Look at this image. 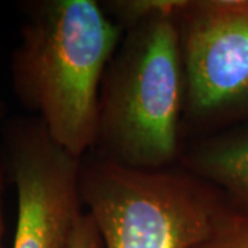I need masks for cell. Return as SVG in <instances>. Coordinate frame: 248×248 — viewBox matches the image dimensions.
<instances>
[{
  "mask_svg": "<svg viewBox=\"0 0 248 248\" xmlns=\"http://www.w3.org/2000/svg\"><path fill=\"white\" fill-rule=\"evenodd\" d=\"M182 0H119L104 6L123 28L99 94L95 155L160 170L181 160L185 72L177 11Z\"/></svg>",
  "mask_w": 248,
  "mask_h": 248,
  "instance_id": "6da1fadb",
  "label": "cell"
},
{
  "mask_svg": "<svg viewBox=\"0 0 248 248\" xmlns=\"http://www.w3.org/2000/svg\"><path fill=\"white\" fill-rule=\"evenodd\" d=\"M25 10L13 90L54 141L83 159L95 148L101 86L123 28L95 0H39Z\"/></svg>",
  "mask_w": 248,
  "mask_h": 248,
  "instance_id": "7a4b0ae2",
  "label": "cell"
},
{
  "mask_svg": "<svg viewBox=\"0 0 248 248\" xmlns=\"http://www.w3.org/2000/svg\"><path fill=\"white\" fill-rule=\"evenodd\" d=\"M80 195L104 248H193L232 207L182 166L134 169L98 155L81 160Z\"/></svg>",
  "mask_w": 248,
  "mask_h": 248,
  "instance_id": "3957f363",
  "label": "cell"
},
{
  "mask_svg": "<svg viewBox=\"0 0 248 248\" xmlns=\"http://www.w3.org/2000/svg\"><path fill=\"white\" fill-rule=\"evenodd\" d=\"M184 122L219 133L248 122V0H182Z\"/></svg>",
  "mask_w": 248,
  "mask_h": 248,
  "instance_id": "277c9868",
  "label": "cell"
},
{
  "mask_svg": "<svg viewBox=\"0 0 248 248\" xmlns=\"http://www.w3.org/2000/svg\"><path fill=\"white\" fill-rule=\"evenodd\" d=\"M0 135L7 177L17 189L13 248H69L83 213V159L61 148L35 116L7 119Z\"/></svg>",
  "mask_w": 248,
  "mask_h": 248,
  "instance_id": "5b68a950",
  "label": "cell"
},
{
  "mask_svg": "<svg viewBox=\"0 0 248 248\" xmlns=\"http://www.w3.org/2000/svg\"><path fill=\"white\" fill-rule=\"evenodd\" d=\"M179 163L219 189L233 208L248 211V122L205 137Z\"/></svg>",
  "mask_w": 248,
  "mask_h": 248,
  "instance_id": "8992f818",
  "label": "cell"
},
{
  "mask_svg": "<svg viewBox=\"0 0 248 248\" xmlns=\"http://www.w3.org/2000/svg\"><path fill=\"white\" fill-rule=\"evenodd\" d=\"M193 248H248V211L229 207Z\"/></svg>",
  "mask_w": 248,
  "mask_h": 248,
  "instance_id": "52a82bcc",
  "label": "cell"
},
{
  "mask_svg": "<svg viewBox=\"0 0 248 248\" xmlns=\"http://www.w3.org/2000/svg\"><path fill=\"white\" fill-rule=\"evenodd\" d=\"M69 248H104L95 222L87 211H83L76 221Z\"/></svg>",
  "mask_w": 248,
  "mask_h": 248,
  "instance_id": "ba28073f",
  "label": "cell"
},
{
  "mask_svg": "<svg viewBox=\"0 0 248 248\" xmlns=\"http://www.w3.org/2000/svg\"><path fill=\"white\" fill-rule=\"evenodd\" d=\"M7 179V169H6V161L3 149L0 146V248H3V237H4V214H3V193H4V184Z\"/></svg>",
  "mask_w": 248,
  "mask_h": 248,
  "instance_id": "9c48e42d",
  "label": "cell"
},
{
  "mask_svg": "<svg viewBox=\"0 0 248 248\" xmlns=\"http://www.w3.org/2000/svg\"><path fill=\"white\" fill-rule=\"evenodd\" d=\"M7 119H9L7 117V104L0 99V131H1V128H3Z\"/></svg>",
  "mask_w": 248,
  "mask_h": 248,
  "instance_id": "30bf717a",
  "label": "cell"
}]
</instances>
